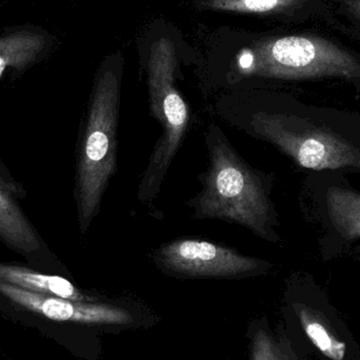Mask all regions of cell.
Here are the masks:
<instances>
[{
  "instance_id": "1",
  "label": "cell",
  "mask_w": 360,
  "mask_h": 360,
  "mask_svg": "<svg viewBox=\"0 0 360 360\" xmlns=\"http://www.w3.org/2000/svg\"><path fill=\"white\" fill-rule=\"evenodd\" d=\"M120 79L113 68H103L93 90L78 156L75 196L80 231L86 232L116 169V130Z\"/></svg>"
},
{
  "instance_id": "2",
  "label": "cell",
  "mask_w": 360,
  "mask_h": 360,
  "mask_svg": "<svg viewBox=\"0 0 360 360\" xmlns=\"http://www.w3.org/2000/svg\"><path fill=\"white\" fill-rule=\"evenodd\" d=\"M197 215L237 222L273 240L270 203L262 181L224 139H211L209 173Z\"/></svg>"
},
{
  "instance_id": "3",
  "label": "cell",
  "mask_w": 360,
  "mask_h": 360,
  "mask_svg": "<svg viewBox=\"0 0 360 360\" xmlns=\"http://www.w3.org/2000/svg\"><path fill=\"white\" fill-rule=\"evenodd\" d=\"M243 69L279 79L360 77V63L350 53L325 38L294 35L259 42Z\"/></svg>"
},
{
  "instance_id": "4",
  "label": "cell",
  "mask_w": 360,
  "mask_h": 360,
  "mask_svg": "<svg viewBox=\"0 0 360 360\" xmlns=\"http://www.w3.org/2000/svg\"><path fill=\"white\" fill-rule=\"evenodd\" d=\"M253 130L300 166L314 171L360 169V148L325 127L288 114L259 112L251 120Z\"/></svg>"
},
{
  "instance_id": "5",
  "label": "cell",
  "mask_w": 360,
  "mask_h": 360,
  "mask_svg": "<svg viewBox=\"0 0 360 360\" xmlns=\"http://www.w3.org/2000/svg\"><path fill=\"white\" fill-rule=\"evenodd\" d=\"M176 56L172 42L162 38L152 46L149 60V88L152 111L162 122L164 136L152 156L141 186V197L156 194L188 127L186 103L174 86Z\"/></svg>"
},
{
  "instance_id": "6",
  "label": "cell",
  "mask_w": 360,
  "mask_h": 360,
  "mask_svg": "<svg viewBox=\"0 0 360 360\" xmlns=\"http://www.w3.org/2000/svg\"><path fill=\"white\" fill-rule=\"evenodd\" d=\"M293 328L321 360H360V344L344 317L323 296H302L289 304Z\"/></svg>"
},
{
  "instance_id": "7",
  "label": "cell",
  "mask_w": 360,
  "mask_h": 360,
  "mask_svg": "<svg viewBox=\"0 0 360 360\" xmlns=\"http://www.w3.org/2000/svg\"><path fill=\"white\" fill-rule=\"evenodd\" d=\"M165 268L193 277H234L256 272L264 262L207 241L176 240L160 250Z\"/></svg>"
},
{
  "instance_id": "8",
  "label": "cell",
  "mask_w": 360,
  "mask_h": 360,
  "mask_svg": "<svg viewBox=\"0 0 360 360\" xmlns=\"http://www.w3.org/2000/svg\"><path fill=\"white\" fill-rule=\"evenodd\" d=\"M27 191L0 160V241L29 262H44L50 250L21 207Z\"/></svg>"
},
{
  "instance_id": "9",
  "label": "cell",
  "mask_w": 360,
  "mask_h": 360,
  "mask_svg": "<svg viewBox=\"0 0 360 360\" xmlns=\"http://www.w3.org/2000/svg\"><path fill=\"white\" fill-rule=\"evenodd\" d=\"M0 295L21 308L37 313L51 321L101 325H124L132 321V316L124 309L109 304L39 295L4 281H0Z\"/></svg>"
},
{
  "instance_id": "10",
  "label": "cell",
  "mask_w": 360,
  "mask_h": 360,
  "mask_svg": "<svg viewBox=\"0 0 360 360\" xmlns=\"http://www.w3.org/2000/svg\"><path fill=\"white\" fill-rule=\"evenodd\" d=\"M50 48V36L35 27H21L0 35V78L25 72L39 63Z\"/></svg>"
},
{
  "instance_id": "11",
  "label": "cell",
  "mask_w": 360,
  "mask_h": 360,
  "mask_svg": "<svg viewBox=\"0 0 360 360\" xmlns=\"http://www.w3.org/2000/svg\"><path fill=\"white\" fill-rule=\"evenodd\" d=\"M312 354L310 345L289 325L277 331L258 328L252 338L251 360H310Z\"/></svg>"
},
{
  "instance_id": "12",
  "label": "cell",
  "mask_w": 360,
  "mask_h": 360,
  "mask_svg": "<svg viewBox=\"0 0 360 360\" xmlns=\"http://www.w3.org/2000/svg\"><path fill=\"white\" fill-rule=\"evenodd\" d=\"M0 281L39 295L54 296L74 302L90 300L71 281L63 277L44 274L17 264L0 262Z\"/></svg>"
},
{
  "instance_id": "13",
  "label": "cell",
  "mask_w": 360,
  "mask_h": 360,
  "mask_svg": "<svg viewBox=\"0 0 360 360\" xmlns=\"http://www.w3.org/2000/svg\"><path fill=\"white\" fill-rule=\"evenodd\" d=\"M327 209L334 229L342 238H360V193L331 186L327 193Z\"/></svg>"
},
{
  "instance_id": "14",
  "label": "cell",
  "mask_w": 360,
  "mask_h": 360,
  "mask_svg": "<svg viewBox=\"0 0 360 360\" xmlns=\"http://www.w3.org/2000/svg\"><path fill=\"white\" fill-rule=\"evenodd\" d=\"M304 1L306 0H196V6L200 10L275 15L295 10Z\"/></svg>"
},
{
  "instance_id": "15",
  "label": "cell",
  "mask_w": 360,
  "mask_h": 360,
  "mask_svg": "<svg viewBox=\"0 0 360 360\" xmlns=\"http://www.w3.org/2000/svg\"><path fill=\"white\" fill-rule=\"evenodd\" d=\"M347 10L354 15L356 18L360 19V0H344Z\"/></svg>"
}]
</instances>
